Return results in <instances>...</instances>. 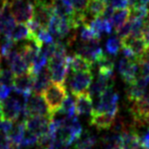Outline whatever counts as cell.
I'll use <instances>...</instances> for the list:
<instances>
[{
    "label": "cell",
    "instance_id": "cell-40",
    "mask_svg": "<svg viewBox=\"0 0 149 149\" xmlns=\"http://www.w3.org/2000/svg\"><path fill=\"white\" fill-rule=\"evenodd\" d=\"M2 58L1 57H0V70H2Z\"/></svg>",
    "mask_w": 149,
    "mask_h": 149
},
{
    "label": "cell",
    "instance_id": "cell-15",
    "mask_svg": "<svg viewBox=\"0 0 149 149\" xmlns=\"http://www.w3.org/2000/svg\"><path fill=\"white\" fill-rule=\"evenodd\" d=\"M116 116L104 112H93L90 115V125L99 129H109L112 127Z\"/></svg>",
    "mask_w": 149,
    "mask_h": 149
},
{
    "label": "cell",
    "instance_id": "cell-22",
    "mask_svg": "<svg viewBox=\"0 0 149 149\" xmlns=\"http://www.w3.org/2000/svg\"><path fill=\"white\" fill-rule=\"evenodd\" d=\"M130 17V10L128 8L126 9H122V10H115V13L112 16L110 23L112 25V27H114L115 29H118L119 27H121L122 25H123Z\"/></svg>",
    "mask_w": 149,
    "mask_h": 149
},
{
    "label": "cell",
    "instance_id": "cell-10",
    "mask_svg": "<svg viewBox=\"0 0 149 149\" xmlns=\"http://www.w3.org/2000/svg\"><path fill=\"white\" fill-rule=\"evenodd\" d=\"M50 116H31L26 119V129L38 137L48 132Z\"/></svg>",
    "mask_w": 149,
    "mask_h": 149
},
{
    "label": "cell",
    "instance_id": "cell-37",
    "mask_svg": "<svg viewBox=\"0 0 149 149\" xmlns=\"http://www.w3.org/2000/svg\"><path fill=\"white\" fill-rule=\"evenodd\" d=\"M140 143L141 149H149V126L140 137Z\"/></svg>",
    "mask_w": 149,
    "mask_h": 149
},
{
    "label": "cell",
    "instance_id": "cell-14",
    "mask_svg": "<svg viewBox=\"0 0 149 149\" xmlns=\"http://www.w3.org/2000/svg\"><path fill=\"white\" fill-rule=\"evenodd\" d=\"M52 84V76L48 66L44 68L41 71L34 75V82L32 91L37 94H42L45 89Z\"/></svg>",
    "mask_w": 149,
    "mask_h": 149
},
{
    "label": "cell",
    "instance_id": "cell-4",
    "mask_svg": "<svg viewBox=\"0 0 149 149\" xmlns=\"http://www.w3.org/2000/svg\"><path fill=\"white\" fill-rule=\"evenodd\" d=\"M31 116H50V112L42 94H31L29 96L25 109L21 114L24 121Z\"/></svg>",
    "mask_w": 149,
    "mask_h": 149
},
{
    "label": "cell",
    "instance_id": "cell-41",
    "mask_svg": "<svg viewBox=\"0 0 149 149\" xmlns=\"http://www.w3.org/2000/svg\"><path fill=\"white\" fill-rule=\"evenodd\" d=\"M103 1H105V2H107V0H103Z\"/></svg>",
    "mask_w": 149,
    "mask_h": 149
},
{
    "label": "cell",
    "instance_id": "cell-21",
    "mask_svg": "<svg viewBox=\"0 0 149 149\" xmlns=\"http://www.w3.org/2000/svg\"><path fill=\"white\" fill-rule=\"evenodd\" d=\"M97 143V138L90 132L83 133L81 137L76 141L75 149H92Z\"/></svg>",
    "mask_w": 149,
    "mask_h": 149
},
{
    "label": "cell",
    "instance_id": "cell-27",
    "mask_svg": "<svg viewBox=\"0 0 149 149\" xmlns=\"http://www.w3.org/2000/svg\"><path fill=\"white\" fill-rule=\"evenodd\" d=\"M47 63H48V58H47L41 52H39V53L37 54V56H36L33 64H32V66L31 68V72L33 73L34 75L37 74L39 71H41L43 68L47 67Z\"/></svg>",
    "mask_w": 149,
    "mask_h": 149
},
{
    "label": "cell",
    "instance_id": "cell-7",
    "mask_svg": "<svg viewBox=\"0 0 149 149\" xmlns=\"http://www.w3.org/2000/svg\"><path fill=\"white\" fill-rule=\"evenodd\" d=\"M77 52L92 63H96L104 55L98 39L79 43L77 46Z\"/></svg>",
    "mask_w": 149,
    "mask_h": 149
},
{
    "label": "cell",
    "instance_id": "cell-39",
    "mask_svg": "<svg viewBox=\"0 0 149 149\" xmlns=\"http://www.w3.org/2000/svg\"><path fill=\"white\" fill-rule=\"evenodd\" d=\"M27 149H45V148H43L41 145L40 144H33V145H31V146H28Z\"/></svg>",
    "mask_w": 149,
    "mask_h": 149
},
{
    "label": "cell",
    "instance_id": "cell-26",
    "mask_svg": "<svg viewBox=\"0 0 149 149\" xmlns=\"http://www.w3.org/2000/svg\"><path fill=\"white\" fill-rule=\"evenodd\" d=\"M60 110L63 111L68 117H72V116L77 115V113H76L75 101L73 100V98L70 97V95H68L66 99H65L63 104H62V107L60 108Z\"/></svg>",
    "mask_w": 149,
    "mask_h": 149
},
{
    "label": "cell",
    "instance_id": "cell-17",
    "mask_svg": "<svg viewBox=\"0 0 149 149\" xmlns=\"http://www.w3.org/2000/svg\"><path fill=\"white\" fill-rule=\"evenodd\" d=\"M88 25H89V26L92 28V30L96 32V34L99 36V38H101V36L103 33L110 34L112 31V28H113L110 23V21L107 19H104L103 16L94 18L91 22Z\"/></svg>",
    "mask_w": 149,
    "mask_h": 149
},
{
    "label": "cell",
    "instance_id": "cell-25",
    "mask_svg": "<svg viewBox=\"0 0 149 149\" xmlns=\"http://www.w3.org/2000/svg\"><path fill=\"white\" fill-rule=\"evenodd\" d=\"M149 15V9L147 5L135 4L131 6L130 9V18H138V19L145 20Z\"/></svg>",
    "mask_w": 149,
    "mask_h": 149
},
{
    "label": "cell",
    "instance_id": "cell-30",
    "mask_svg": "<svg viewBox=\"0 0 149 149\" xmlns=\"http://www.w3.org/2000/svg\"><path fill=\"white\" fill-rule=\"evenodd\" d=\"M116 34L121 40L128 37L131 34V21H130V19L127 20L121 27L116 29Z\"/></svg>",
    "mask_w": 149,
    "mask_h": 149
},
{
    "label": "cell",
    "instance_id": "cell-32",
    "mask_svg": "<svg viewBox=\"0 0 149 149\" xmlns=\"http://www.w3.org/2000/svg\"><path fill=\"white\" fill-rule=\"evenodd\" d=\"M36 37L42 44H49V43L54 42V38L52 33L49 31L48 29H40L36 33Z\"/></svg>",
    "mask_w": 149,
    "mask_h": 149
},
{
    "label": "cell",
    "instance_id": "cell-35",
    "mask_svg": "<svg viewBox=\"0 0 149 149\" xmlns=\"http://www.w3.org/2000/svg\"><path fill=\"white\" fill-rule=\"evenodd\" d=\"M13 126V121H10V120H7V119L1 120V121H0V133H5L9 135V133L10 130H12Z\"/></svg>",
    "mask_w": 149,
    "mask_h": 149
},
{
    "label": "cell",
    "instance_id": "cell-29",
    "mask_svg": "<svg viewBox=\"0 0 149 149\" xmlns=\"http://www.w3.org/2000/svg\"><path fill=\"white\" fill-rule=\"evenodd\" d=\"M15 75L10 70V68H2L0 70V85L12 86Z\"/></svg>",
    "mask_w": 149,
    "mask_h": 149
},
{
    "label": "cell",
    "instance_id": "cell-19",
    "mask_svg": "<svg viewBox=\"0 0 149 149\" xmlns=\"http://www.w3.org/2000/svg\"><path fill=\"white\" fill-rule=\"evenodd\" d=\"M123 149H140V136L135 131H127L122 133Z\"/></svg>",
    "mask_w": 149,
    "mask_h": 149
},
{
    "label": "cell",
    "instance_id": "cell-38",
    "mask_svg": "<svg viewBox=\"0 0 149 149\" xmlns=\"http://www.w3.org/2000/svg\"><path fill=\"white\" fill-rule=\"evenodd\" d=\"M141 37L144 39V41L146 42V44L149 47V15L147 16L146 19L144 20L143 32H141Z\"/></svg>",
    "mask_w": 149,
    "mask_h": 149
},
{
    "label": "cell",
    "instance_id": "cell-9",
    "mask_svg": "<svg viewBox=\"0 0 149 149\" xmlns=\"http://www.w3.org/2000/svg\"><path fill=\"white\" fill-rule=\"evenodd\" d=\"M34 74L31 71L21 75H15L13 83V90L16 94H20L23 96H30L33 88Z\"/></svg>",
    "mask_w": 149,
    "mask_h": 149
},
{
    "label": "cell",
    "instance_id": "cell-28",
    "mask_svg": "<svg viewBox=\"0 0 149 149\" xmlns=\"http://www.w3.org/2000/svg\"><path fill=\"white\" fill-rule=\"evenodd\" d=\"M80 38L82 41H89V40L98 39L100 40L99 36L92 30V28L88 24H83L80 30Z\"/></svg>",
    "mask_w": 149,
    "mask_h": 149
},
{
    "label": "cell",
    "instance_id": "cell-8",
    "mask_svg": "<svg viewBox=\"0 0 149 149\" xmlns=\"http://www.w3.org/2000/svg\"><path fill=\"white\" fill-rule=\"evenodd\" d=\"M118 70L127 85L133 83L137 78L139 71V64L137 60L129 59L123 56L118 62Z\"/></svg>",
    "mask_w": 149,
    "mask_h": 149
},
{
    "label": "cell",
    "instance_id": "cell-42",
    "mask_svg": "<svg viewBox=\"0 0 149 149\" xmlns=\"http://www.w3.org/2000/svg\"><path fill=\"white\" fill-rule=\"evenodd\" d=\"M0 102H1V101H0Z\"/></svg>",
    "mask_w": 149,
    "mask_h": 149
},
{
    "label": "cell",
    "instance_id": "cell-12",
    "mask_svg": "<svg viewBox=\"0 0 149 149\" xmlns=\"http://www.w3.org/2000/svg\"><path fill=\"white\" fill-rule=\"evenodd\" d=\"M75 97V107L77 115H91L94 110L93 100L90 94L86 92L80 93Z\"/></svg>",
    "mask_w": 149,
    "mask_h": 149
},
{
    "label": "cell",
    "instance_id": "cell-2",
    "mask_svg": "<svg viewBox=\"0 0 149 149\" xmlns=\"http://www.w3.org/2000/svg\"><path fill=\"white\" fill-rule=\"evenodd\" d=\"M29 96L20 95V98L8 97L1 101V110L4 119L10 121H18L25 109Z\"/></svg>",
    "mask_w": 149,
    "mask_h": 149
},
{
    "label": "cell",
    "instance_id": "cell-23",
    "mask_svg": "<svg viewBox=\"0 0 149 149\" xmlns=\"http://www.w3.org/2000/svg\"><path fill=\"white\" fill-rule=\"evenodd\" d=\"M30 35H31V32L27 25L25 23H19L14 27L10 37L12 38L14 42H18L24 39H29Z\"/></svg>",
    "mask_w": 149,
    "mask_h": 149
},
{
    "label": "cell",
    "instance_id": "cell-31",
    "mask_svg": "<svg viewBox=\"0 0 149 149\" xmlns=\"http://www.w3.org/2000/svg\"><path fill=\"white\" fill-rule=\"evenodd\" d=\"M38 141V137L34 135L33 133H31V131L26 129V132H25V135L22 141L19 146L20 147H28V146H31V145H33Z\"/></svg>",
    "mask_w": 149,
    "mask_h": 149
},
{
    "label": "cell",
    "instance_id": "cell-6",
    "mask_svg": "<svg viewBox=\"0 0 149 149\" xmlns=\"http://www.w3.org/2000/svg\"><path fill=\"white\" fill-rule=\"evenodd\" d=\"M93 81V74L91 71L73 72L68 80L70 91L72 95L76 96L80 93L86 92Z\"/></svg>",
    "mask_w": 149,
    "mask_h": 149
},
{
    "label": "cell",
    "instance_id": "cell-1",
    "mask_svg": "<svg viewBox=\"0 0 149 149\" xmlns=\"http://www.w3.org/2000/svg\"><path fill=\"white\" fill-rule=\"evenodd\" d=\"M42 95L48 104L50 115H52L62 107V104L68 96V92L64 85L53 83L50 84L45 89Z\"/></svg>",
    "mask_w": 149,
    "mask_h": 149
},
{
    "label": "cell",
    "instance_id": "cell-20",
    "mask_svg": "<svg viewBox=\"0 0 149 149\" xmlns=\"http://www.w3.org/2000/svg\"><path fill=\"white\" fill-rule=\"evenodd\" d=\"M25 132H26V125L25 122H20L18 121L17 123L13 125L12 130L9 133L10 140L12 141V143L14 144L20 145L21 141H22Z\"/></svg>",
    "mask_w": 149,
    "mask_h": 149
},
{
    "label": "cell",
    "instance_id": "cell-13",
    "mask_svg": "<svg viewBox=\"0 0 149 149\" xmlns=\"http://www.w3.org/2000/svg\"><path fill=\"white\" fill-rule=\"evenodd\" d=\"M122 46L128 48L135 54L136 58L141 56L149 48L143 37H134L131 35L122 40Z\"/></svg>",
    "mask_w": 149,
    "mask_h": 149
},
{
    "label": "cell",
    "instance_id": "cell-33",
    "mask_svg": "<svg viewBox=\"0 0 149 149\" xmlns=\"http://www.w3.org/2000/svg\"><path fill=\"white\" fill-rule=\"evenodd\" d=\"M89 0H70L71 5L73 7L76 13L85 14L88 6Z\"/></svg>",
    "mask_w": 149,
    "mask_h": 149
},
{
    "label": "cell",
    "instance_id": "cell-3",
    "mask_svg": "<svg viewBox=\"0 0 149 149\" xmlns=\"http://www.w3.org/2000/svg\"><path fill=\"white\" fill-rule=\"evenodd\" d=\"M119 99L120 97L118 93L115 92L112 86H110L105 89L99 98H97V103L94 105L93 112H104V113L117 115L119 109Z\"/></svg>",
    "mask_w": 149,
    "mask_h": 149
},
{
    "label": "cell",
    "instance_id": "cell-16",
    "mask_svg": "<svg viewBox=\"0 0 149 149\" xmlns=\"http://www.w3.org/2000/svg\"><path fill=\"white\" fill-rule=\"evenodd\" d=\"M70 57V68L72 72H84V71H91L93 63L89 60L86 59L80 54H75Z\"/></svg>",
    "mask_w": 149,
    "mask_h": 149
},
{
    "label": "cell",
    "instance_id": "cell-36",
    "mask_svg": "<svg viewBox=\"0 0 149 149\" xmlns=\"http://www.w3.org/2000/svg\"><path fill=\"white\" fill-rule=\"evenodd\" d=\"M13 86H6V85H0V101H3L10 97L12 93Z\"/></svg>",
    "mask_w": 149,
    "mask_h": 149
},
{
    "label": "cell",
    "instance_id": "cell-24",
    "mask_svg": "<svg viewBox=\"0 0 149 149\" xmlns=\"http://www.w3.org/2000/svg\"><path fill=\"white\" fill-rule=\"evenodd\" d=\"M122 48V40L117 35L111 36L105 43V50L111 56H116Z\"/></svg>",
    "mask_w": 149,
    "mask_h": 149
},
{
    "label": "cell",
    "instance_id": "cell-18",
    "mask_svg": "<svg viewBox=\"0 0 149 149\" xmlns=\"http://www.w3.org/2000/svg\"><path fill=\"white\" fill-rule=\"evenodd\" d=\"M55 140L59 141L67 146H70L72 143L77 141V137L68 126L61 125L58 127L55 132Z\"/></svg>",
    "mask_w": 149,
    "mask_h": 149
},
{
    "label": "cell",
    "instance_id": "cell-5",
    "mask_svg": "<svg viewBox=\"0 0 149 149\" xmlns=\"http://www.w3.org/2000/svg\"><path fill=\"white\" fill-rule=\"evenodd\" d=\"M10 10L18 23H27L33 18L34 3L31 0H10Z\"/></svg>",
    "mask_w": 149,
    "mask_h": 149
},
{
    "label": "cell",
    "instance_id": "cell-34",
    "mask_svg": "<svg viewBox=\"0 0 149 149\" xmlns=\"http://www.w3.org/2000/svg\"><path fill=\"white\" fill-rule=\"evenodd\" d=\"M107 4L115 10H122L128 8L129 0H107Z\"/></svg>",
    "mask_w": 149,
    "mask_h": 149
},
{
    "label": "cell",
    "instance_id": "cell-11",
    "mask_svg": "<svg viewBox=\"0 0 149 149\" xmlns=\"http://www.w3.org/2000/svg\"><path fill=\"white\" fill-rule=\"evenodd\" d=\"M15 22L10 10V0H8L0 7V35L10 36L16 26Z\"/></svg>",
    "mask_w": 149,
    "mask_h": 149
}]
</instances>
